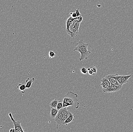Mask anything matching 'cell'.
<instances>
[{"label": "cell", "instance_id": "cell-21", "mask_svg": "<svg viewBox=\"0 0 133 132\" xmlns=\"http://www.w3.org/2000/svg\"><path fill=\"white\" fill-rule=\"evenodd\" d=\"M70 14L71 15V16L73 18H76L77 17L76 12H70Z\"/></svg>", "mask_w": 133, "mask_h": 132}, {"label": "cell", "instance_id": "cell-9", "mask_svg": "<svg viewBox=\"0 0 133 132\" xmlns=\"http://www.w3.org/2000/svg\"><path fill=\"white\" fill-rule=\"evenodd\" d=\"M101 85L102 86L103 89L107 88L110 86L111 83L106 78L104 77L101 80Z\"/></svg>", "mask_w": 133, "mask_h": 132}, {"label": "cell", "instance_id": "cell-8", "mask_svg": "<svg viewBox=\"0 0 133 132\" xmlns=\"http://www.w3.org/2000/svg\"><path fill=\"white\" fill-rule=\"evenodd\" d=\"M116 74H109L106 75L105 77L110 82L111 84L116 85H121L116 80Z\"/></svg>", "mask_w": 133, "mask_h": 132}, {"label": "cell", "instance_id": "cell-18", "mask_svg": "<svg viewBox=\"0 0 133 132\" xmlns=\"http://www.w3.org/2000/svg\"><path fill=\"white\" fill-rule=\"evenodd\" d=\"M80 71L81 73H82V74H84L86 75L87 74L88 70L85 67H83L81 68Z\"/></svg>", "mask_w": 133, "mask_h": 132}, {"label": "cell", "instance_id": "cell-12", "mask_svg": "<svg viewBox=\"0 0 133 132\" xmlns=\"http://www.w3.org/2000/svg\"><path fill=\"white\" fill-rule=\"evenodd\" d=\"M74 115L71 112H70V113L69 116L67 118V119L65 120L64 123V125H67L69 123H70L71 122H72L74 120Z\"/></svg>", "mask_w": 133, "mask_h": 132}, {"label": "cell", "instance_id": "cell-2", "mask_svg": "<svg viewBox=\"0 0 133 132\" xmlns=\"http://www.w3.org/2000/svg\"><path fill=\"white\" fill-rule=\"evenodd\" d=\"M77 45L74 48L73 51H77L80 53L81 57L79 58L80 61H81L84 59L87 60L88 56L91 53V52L88 50V43H86L84 42L83 39L79 40L77 43Z\"/></svg>", "mask_w": 133, "mask_h": 132}, {"label": "cell", "instance_id": "cell-4", "mask_svg": "<svg viewBox=\"0 0 133 132\" xmlns=\"http://www.w3.org/2000/svg\"><path fill=\"white\" fill-rule=\"evenodd\" d=\"M70 115V114H69ZM69 115H64L60 112H59L58 113L57 115V117L54 118V121L56 122L57 124V129H59V127L61 126L64 125V123L65 120L67 119V118L69 116Z\"/></svg>", "mask_w": 133, "mask_h": 132}, {"label": "cell", "instance_id": "cell-23", "mask_svg": "<svg viewBox=\"0 0 133 132\" xmlns=\"http://www.w3.org/2000/svg\"><path fill=\"white\" fill-rule=\"evenodd\" d=\"M9 132H15V128H11V129H10V130H9Z\"/></svg>", "mask_w": 133, "mask_h": 132}, {"label": "cell", "instance_id": "cell-3", "mask_svg": "<svg viewBox=\"0 0 133 132\" xmlns=\"http://www.w3.org/2000/svg\"><path fill=\"white\" fill-rule=\"evenodd\" d=\"M83 20L82 16H78L74 20L69 28V34L71 37H76L78 34V30L80 24Z\"/></svg>", "mask_w": 133, "mask_h": 132}, {"label": "cell", "instance_id": "cell-5", "mask_svg": "<svg viewBox=\"0 0 133 132\" xmlns=\"http://www.w3.org/2000/svg\"><path fill=\"white\" fill-rule=\"evenodd\" d=\"M9 116L10 117L12 121L13 122V125H14V128L16 132H24V131L23 130V128L21 126L20 122L19 121H16L14 119L13 117L12 114L11 113H9L8 114Z\"/></svg>", "mask_w": 133, "mask_h": 132}, {"label": "cell", "instance_id": "cell-20", "mask_svg": "<svg viewBox=\"0 0 133 132\" xmlns=\"http://www.w3.org/2000/svg\"><path fill=\"white\" fill-rule=\"evenodd\" d=\"M90 68L91 69L92 71L94 73L96 74V72H97V68H96L95 65H94V66H92L90 67Z\"/></svg>", "mask_w": 133, "mask_h": 132}, {"label": "cell", "instance_id": "cell-16", "mask_svg": "<svg viewBox=\"0 0 133 132\" xmlns=\"http://www.w3.org/2000/svg\"><path fill=\"white\" fill-rule=\"evenodd\" d=\"M63 107V102L62 101H58V104L57 106V109L58 110H60Z\"/></svg>", "mask_w": 133, "mask_h": 132}, {"label": "cell", "instance_id": "cell-6", "mask_svg": "<svg viewBox=\"0 0 133 132\" xmlns=\"http://www.w3.org/2000/svg\"><path fill=\"white\" fill-rule=\"evenodd\" d=\"M131 77H132L131 75L121 76V75H118V74H116L115 77L118 82L121 86H122L125 83L128 82L129 78Z\"/></svg>", "mask_w": 133, "mask_h": 132}, {"label": "cell", "instance_id": "cell-17", "mask_svg": "<svg viewBox=\"0 0 133 132\" xmlns=\"http://www.w3.org/2000/svg\"><path fill=\"white\" fill-rule=\"evenodd\" d=\"M56 56V54L54 51H50L49 52V56L50 58H52Z\"/></svg>", "mask_w": 133, "mask_h": 132}, {"label": "cell", "instance_id": "cell-14", "mask_svg": "<svg viewBox=\"0 0 133 132\" xmlns=\"http://www.w3.org/2000/svg\"><path fill=\"white\" fill-rule=\"evenodd\" d=\"M17 88H18L19 91H20L21 93H25V90H26V85L25 84H18Z\"/></svg>", "mask_w": 133, "mask_h": 132}, {"label": "cell", "instance_id": "cell-19", "mask_svg": "<svg viewBox=\"0 0 133 132\" xmlns=\"http://www.w3.org/2000/svg\"><path fill=\"white\" fill-rule=\"evenodd\" d=\"M88 70V74H89L90 75H92V76H95V75H96V74L94 73L91 69L89 67L88 69H87Z\"/></svg>", "mask_w": 133, "mask_h": 132}, {"label": "cell", "instance_id": "cell-10", "mask_svg": "<svg viewBox=\"0 0 133 132\" xmlns=\"http://www.w3.org/2000/svg\"><path fill=\"white\" fill-rule=\"evenodd\" d=\"M76 19V18H73L72 16H70L67 19L66 21V31L68 34L69 33V28L73 21Z\"/></svg>", "mask_w": 133, "mask_h": 132}, {"label": "cell", "instance_id": "cell-11", "mask_svg": "<svg viewBox=\"0 0 133 132\" xmlns=\"http://www.w3.org/2000/svg\"><path fill=\"white\" fill-rule=\"evenodd\" d=\"M59 110H58L57 108H53L51 107L50 112V117L52 120H54L58 113Z\"/></svg>", "mask_w": 133, "mask_h": 132}, {"label": "cell", "instance_id": "cell-7", "mask_svg": "<svg viewBox=\"0 0 133 132\" xmlns=\"http://www.w3.org/2000/svg\"><path fill=\"white\" fill-rule=\"evenodd\" d=\"M122 86L116 85L111 84L110 86L107 88L103 89V91L105 93H112L121 90L122 88Z\"/></svg>", "mask_w": 133, "mask_h": 132}, {"label": "cell", "instance_id": "cell-15", "mask_svg": "<svg viewBox=\"0 0 133 132\" xmlns=\"http://www.w3.org/2000/svg\"><path fill=\"white\" fill-rule=\"evenodd\" d=\"M59 101L57 99L53 100L50 104V106L51 107H53V108H57V106L58 104Z\"/></svg>", "mask_w": 133, "mask_h": 132}, {"label": "cell", "instance_id": "cell-22", "mask_svg": "<svg viewBox=\"0 0 133 132\" xmlns=\"http://www.w3.org/2000/svg\"><path fill=\"white\" fill-rule=\"evenodd\" d=\"M75 12L76 13L77 15V17L80 16H82L81 14L80 13V11H79V8H78L77 9L75 10Z\"/></svg>", "mask_w": 133, "mask_h": 132}, {"label": "cell", "instance_id": "cell-1", "mask_svg": "<svg viewBox=\"0 0 133 132\" xmlns=\"http://www.w3.org/2000/svg\"><path fill=\"white\" fill-rule=\"evenodd\" d=\"M77 97V94L72 91H69L66 95L63 97V107H67L72 106L75 109H78L80 106V103Z\"/></svg>", "mask_w": 133, "mask_h": 132}, {"label": "cell", "instance_id": "cell-13", "mask_svg": "<svg viewBox=\"0 0 133 132\" xmlns=\"http://www.w3.org/2000/svg\"><path fill=\"white\" fill-rule=\"evenodd\" d=\"M35 78H33L31 79H30V78H28L26 80V84L25 85L26 89H29V88H30L32 85V83L35 81Z\"/></svg>", "mask_w": 133, "mask_h": 132}]
</instances>
